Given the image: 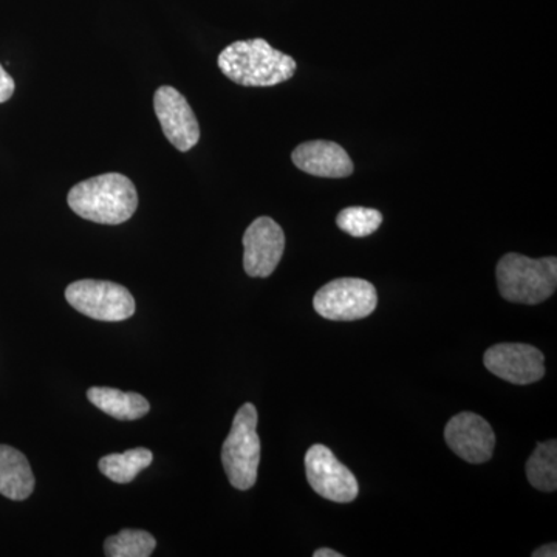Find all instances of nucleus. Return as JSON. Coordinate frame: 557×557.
Masks as SVG:
<instances>
[{"label":"nucleus","mask_w":557,"mask_h":557,"mask_svg":"<svg viewBox=\"0 0 557 557\" xmlns=\"http://www.w3.org/2000/svg\"><path fill=\"white\" fill-rule=\"evenodd\" d=\"M67 203L81 219L101 225H121L137 211L138 194L129 177L110 172L73 186Z\"/></svg>","instance_id":"obj_1"},{"label":"nucleus","mask_w":557,"mask_h":557,"mask_svg":"<svg viewBox=\"0 0 557 557\" xmlns=\"http://www.w3.org/2000/svg\"><path fill=\"white\" fill-rule=\"evenodd\" d=\"M219 69L244 87H273L295 76L296 61L265 39L236 40L219 54Z\"/></svg>","instance_id":"obj_2"},{"label":"nucleus","mask_w":557,"mask_h":557,"mask_svg":"<svg viewBox=\"0 0 557 557\" xmlns=\"http://www.w3.org/2000/svg\"><path fill=\"white\" fill-rule=\"evenodd\" d=\"M497 285L502 298L515 304L536 306L555 295L557 259H530L509 252L497 263Z\"/></svg>","instance_id":"obj_3"},{"label":"nucleus","mask_w":557,"mask_h":557,"mask_svg":"<svg viewBox=\"0 0 557 557\" xmlns=\"http://www.w3.org/2000/svg\"><path fill=\"white\" fill-rule=\"evenodd\" d=\"M258 409L247 403L237 410L233 428L222 448V463L226 478L236 490L247 491L258 482L260 438Z\"/></svg>","instance_id":"obj_4"},{"label":"nucleus","mask_w":557,"mask_h":557,"mask_svg":"<svg viewBox=\"0 0 557 557\" xmlns=\"http://www.w3.org/2000/svg\"><path fill=\"white\" fill-rule=\"evenodd\" d=\"M65 299L73 309L98 321H124L135 313L134 296L115 282L94 278L73 282L65 288Z\"/></svg>","instance_id":"obj_5"},{"label":"nucleus","mask_w":557,"mask_h":557,"mask_svg":"<svg viewBox=\"0 0 557 557\" xmlns=\"http://www.w3.org/2000/svg\"><path fill=\"white\" fill-rule=\"evenodd\" d=\"M379 295L373 284L358 277H341L324 285L313 298L319 317L329 321H358L376 309Z\"/></svg>","instance_id":"obj_6"},{"label":"nucleus","mask_w":557,"mask_h":557,"mask_svg":"<svg viewBox=\"0 0 557 557\" xmlns=\"http://www.w3.org/2000/svg\"><path fill=\"white\" fill-rule=\"evenodd\" d=\"M306 472L314 493L330 502L348 504L358 497L357 478L327 446H311L306 456Z\"/></svg>","instance_id":"obj_7"},{"label":"nucleus","mask_w":557,"mask_h":557,"mask_svg":"<svg viewBox=\"0 0 557 557\" xmlns=\"http://www.w3.org/2000/svg\"><path fill=\"white\" fill-rule=\"evenodd\" d=\"M153 109L164 137L180 152H188L200 139V124L185 95L171 86H161L153 95Z\"/></svg>","instance_id":"obj_8"},{"label":"nucleus","mask_w":557,"mask_h":557,"mask_svg":"<svg viewBox=\"0 0 557 557\" xmlns=\"http://www.w3.org/2000/svg\"><path fill=\"white\" fill-rule=\"evenodd\" d=\"M485 368L498 379L527 386L544 379V354L528 344L507 343L487 348Z\"/></svg>","instance_id":"obj_9"},{"label":"nucleus","mask_w":557,"mask_h":557,"mask_svg":"<svg viewBox=\"0 0 557 557\" xmlns=\"http://www.w3.org/2000/svg\"><path fill=\"white\" fill-rule=\"evenodd\" d=\"M244 248V269L248 276L269 277L284 256V230L271 218L256 219L245 231Z\"/></svg>","instance_id":"obj_10"},{"label":"nucleus","mask_w":557,"mask_h":557,"mask_svg":"<svg viewBox=\"0 0 557 557\" xmlns=\"http://www.w3.org/2000/svg\"><path fill=\"white\" fill-rule=\"evenodd\" d=\"M445 440L453 453L472 465L491 460L496 446V434L491 424L472 412L450 418L445 428Z\"/></svg>","instance_id":"obj_11"},{"label":"nucleus","mask_w":557,"mask_h":557,"mask_svg":"<svg viewBox=\"0 0 557 557\" xmlns=\"http://www.w3.org/2000/svg\"><path fill=\"white\" fill-rule=\"evenodd\" d=\"M293 163L306 174L321 178H346L354 174V161L346 150L333 141L314 139L293 150Z\"/></svg>","instance_id":"obj_12"},{"label":"nucleus","mask_w":557,"mask_h":557,"mask_svg":"<svg viewBox=\"0 0 557 557\" xmlns=\"http://www.w3.org/2000/svg\"><path fill=\"white\" fill-rule=\"evenodd\" d=\"M36 480L30 463L21 450L0 445V494L22 502L32 496Z\"/></svg>","instance_id":"obj_13"},{"label":"nucleus","mask_w":557,"mask_h":557,"mask_svg":"<svg viewBox=\"0 0 557 557\" xmlns=\"http://www.w3.org/2000/svg\"><path fill=\"white\" fill-rule=\"evenodd\" d=\"M87 398L91 405L116 420L132 421L148 416L150 405L143 395L112 387H90Z\"/></svg>","instance_id":"obj_14"},{"label":"nucleus","mask_w":557,"mask_h":557,"mask_svg":"<svg viewBox=\"0 0 557 557\" xmlns=\"http://www.w3.org/2000/svg\"><path fill=\"white\" fill-rule=\"evenodd\" d=\"M527 478L531 486L544 493L557 490V442L537 443L536 450L527 461Z\"/></svg>","instance_id":"obj_15"},{"label":"nucleus","mask_w":557,"mask_h":557,"mask_svg":"<svg viewBox=\"0 0 557 557\" xmlns=\"http://www.w3.org/2000/svg\"><path fill=\"white\" fill-rule=\"evenodd\" d=\"M153 461V454L146 448H135L123 454H110L100 460V471L112 482L131 483L143 469L149 468Z\"/></svg>","instance_id":"obj_16"},{"label":"nucleus","mask_w":557,"mask_h":557,"mask_svg":"<svg viewBox=\"0 0 557 557\" xmlns=\"http://www.w3.org/2000/svg\"><path fill=\"white\" fill-rule=\"evenodd\" d=\"M156 547V537L148 531L123 530L108 537L104 552L109 557H149Z\"/></svg>","instance_id":"obj_17"},{"label":"nucleus","mask_w":557,"mask_h":557,"mask_svg":"<svg viewBox=\"0 0 557 557\" xmlns=\"http://www.w3.org/2000/svg\"><path fill=\"white\" fill-rule=\"evenodd\" d=\"M383 223V214L379 209L351 207L343 209L336 218V225L344 233L350 234L351 237H368L370 234L379 231Z\"/></svg>","instance_id":"obj_18"},{"label":"nucleus","mask_w":557,"mask_h":557,"mask_svg":"<svg viewBox=\"0 0 557 557\" xmlns=\"http://www.w3.org/2000/svg\"><path fill=\"white\" fill-rule=\"evenodd\" d=\"M14 89H16L14 79L11 78L7 70L3 69V65L0 64V104L9 101L10 98L13 97Z\"/></svg>","instance_id":"obj_19"},{"label":"nucleus","mask_w":557,"mask_h":557,"mask_svg":"<svg viewBox=\"0 0 557 557\" xmlns=\"http://www.w3.org/2000/svg\"><path fill=\"white\" fill-rule=\"evenodd\" d=\"M533 557H556L557 556V545L548 544L544 545V547H539L536 552L531 555Z\"/></svg>","instance_id":"obj_20"},{"label":"nucleus","mask_w":557,"mask_h":557,"mask_svg":"<svg viewBox=\"0 0 557 557\" xmlns=\"http://www.w3.org/2000/svg\"><path fill=\"white\" fill-rule=\"evenodd\" d=\"M314 557H343L341 553L335 552V549L330 548H319L313 553Z\"/></svg>","instance_id":"obj_21"}]
</instances>
